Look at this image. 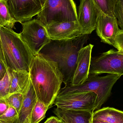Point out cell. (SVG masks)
<instances>
[{
	"label": "cell",
	"mask_w": 123,
	"mask_h": 123,
	"mask_svg": "<svg viewBox=\"0 0 123 123\" xmlns=\"http://www.w3.org/2000/svg\"><path fill=\"white\" fill-rule=\"evenodd\" d=\"M59 123H64L63 122V121H62L61 120H60V121H59Z\"/></svg>",
	"instance_id": "cell-33"
},
{
	"label": "cell",
	"mask_w": 123,
	"mask_h": 123,
	"mask_svg": "<svg viewBox=\"0 0 123 123\" xmlns=\"http://www.w3.org/2000/svg\"></svg>",
	"instance_id": "cell-34"
},
{
	"label": "cell",
	"mask_w": 123,
	"mask_h": 123,
	"mask_svg": "<svg viewBox=\"0 0 123 123\" xmlns=\"http://www.w3.org/2000/svg\"><path fill=\"white\" fill-rule=\"evenodd\" d=\"M121 76L120 74H109L104 76L100 77L98 75L89 74L87 79L82 84L78 86L65 85L61 88L58 95L93 92L97 95L95 110H99L110 97L113 85Z\"/></svg>",
	"instance_id": "cell-4"
},
{
	"label": "cell",
	"mask_w": 123,
	"mask_h": 123,
	"mask_svg": "<svg viewBox=\"0 0 123 123\" xmlns=\"http://www.w3.org/2000/svg\"><path fill=\"white\" fill-rule=\"evenodd\" d=\"M94 45L89 44L79 52L76 71L70 85L78 86L84 83L89 74L92 52Z\"/></svg>",
	"instance_id": "cell-12"
},
{
	"label": "cell",
	"mask_w": 123,
	"mask_h": 123,
	"mask_svg": "<svg viewBox=\"0 0 123 123\" xmlns=\"http://www.w3.org/2000/svg\"><path fill=\"white\" fill-rule=\"evenodd\" d=\"M24 96L21 93H14L9 95L5 98L9 106L16 109L18 113H19L23 103Z\"/></svg>",
	"instance_id": "cell-22"
},
{
	"label": "cell",
	"mask_w": 123,
	"mask_h": 123,
	"mask_svg": "<svg viewBox=\"0 0 123 123\" xmlns=\"http://www.w3.org/2000/svg\"><path fill=\"white\" fill-rule=\"evenodd\" d=\"M5 0L12 16L21 24L31 20L42 10L40 0Z\"/></svg>",
	"instance_id": "cell-9"
},
{
	"label": "cell",
	"mask_w": 123,
	"mask_h": 123,
	"mask_svg": "<svg viewBox=\"0 0 123 123\" xmlns=\"http://www.w3.org/2000/svg\"><path fill=\"white\" fill-rule=\"evenodd\" d=\"M11 71L8 68L4 77L0 80V100L5 99L9 95L11 79Z\"/></svg>",
	"instance_id": "cell-21"
},
{
	"label": "cell",
	"mask_w": 123,
	"mask_h": 123,
	"mask_svg": "<svg viewBox=\"0 0 123 123\" xmlns=\"http://www.w3.org/2000/svg\"><path fill=\"white\" fill-rule=\"evenodd\" d=\"M0 123H19L18 117L8 120H0Z\"/></svg>",
	"instance_id": "cell-29"
},
{
	"label": "cell",
	"mask_w": 123,
	"mask_h": 123,
	"mask_svg": "<svg viewBox=\"0 0 123 123\" xmlns=\"http://www.w3.org/2000/svg\"><path fill=\"white\" fill-rule=\"evenodd\" d=\"M91 123H110L107 121H104L99 120H92Z\"/></svg>",
	"instance_id": "cell-31"
},
{
	"label": "cell",
	"mask_w": 123,
	"mask_h": 123,
	"mask_svg": "<svg viewBox=\"0 0 123 123\" xmlns=\"http://www.w3.org/2000/svg\"><path fill=\"white\" fill-rule=\"evenodd\" d=\"M16 22L10 14L6 0H0V25L12 29Z\"/></svg>",
	"instance_id": "cell-18"
},
{
	"label": "cell",
	"mask_w": 123,
	"mask_h": 123,
	"mask_svg": "<svg viewBox=\"0 0 123 123\" xmlns=\"http://www.w3.org/2000/svg\"><path fill=\"white\" fill-rule=\"evenodd\" d=\"M89 38V35L81 34L66 39L51 40L39 53L40 56L57 63L65 85L72 83L79 52Z\"/></svg>",
	"instance_id": "cell-2"
},
{
	"label": "cell",
	"mask_w": 123,
	"mask_h": 123,
	"mask_svg": "<svg viewBox=\"0 0 123 123\" xmlns=\"http://www.w3.org/2000/svg\"><path fill=\"white\" fill-rule=\"evenodd\" d=\"M29 72L37 99L50 108L63 80L57 63L38 55L32 58Z\"/></svg>",
	"instance_id": "cell-1"
},
{
	"label": "cell",
	"mask_w": 123,
	"mask_h": 123,
	"mask_svg": "<svg viewBox=\"0 0 123 123\" xmlns=\"http://www.w3.org/2000/svg\"><path fill=\"white\" fill-rule=\"evenodd\" d=\"M60 119L57 117L51 116L48 118L44 123H59Z\"/></svg>",
	"instance_id": "cell-28"
},
{
	"label": "cell",
	"mask_w": 123,
	"mask_h": 123,
	"mask_svg": "<svg viewBox=\"0 0 123 123\" xmlns=\"http://www.w3.org/2000/svg\"><path fill=\"white\" fill-rule=\"evenodd\" d=\"M0 26H1L0 25ZM0 63L2 64V65L5 67L6 70L8 69L7 64H6L5 57H4V55L3 53V50H2L0 39Z\"/></svg>",
	"instance_id": "cell-27"
},
{
	"label": "cell",
	"mask_w": 123,
	"mask_h": 123,
	"mask_svg": "<svg viewBox=\"0 0 123 123\" xmlns=\"http://www.w3.org/2000/svg\"><path fill=\"white\" fill-rule=\"evenodd\" d=\"M53 113L65 123H91L93 112L85 110H62L57 108Z\"/></svg>",
	"instance_id": "cell-14"
},
{
	"label": "cell",
	"mask_w": 123,
	"mask_h": 123,
	"mask_svg": "<svg viewBox=\"0 0 123 123\" xmlns=\"http://www.w3.org/2000/svg\"><path fill=\"white\" fill-rule=\"evenodd\" d=\"M0 35L3 53L8 68L29 72L34 56L20 33L1 26Z\"/></svg>",
	"instance_id": "cell-3"
},
{
	"label": "cell",
	"mask_w": 123,
	"mask_h": 123,
	"mask_svg": "<svg viewBox=\"0 0 123 123\" xmlns=\"http://www.w3.org/2000/svg\"><path fill=\"white\" fill-rule=\"evenodd\" d=\"M46 0H40V1H41V3H42L43 7V6H44Z\"/></svg>",
	"instance_id": "cell-32"
},
{
	"label": "cell",
	"mask_w": 123,
	"mask_h": 123,
	"mask_svg": "<svg viewBox=\"0 0 123 123\" xmlns=\"http://www.w3.org/2000/svg\"><path fill=\"white\" fill-rule=\"evenodd\" d=\"M11 79L9 95L24 94L29 86L30 80L29 72L24 70H11Z\"/></svg>",
	"instance_id": "cell-16"
},
{
	"label": "cell",
	"mask_w": 123,
	"mask_h": 123,
	"mask_svg": "<svg viewBox=\"0 0 123 123\" xmlns=\"http://www.w3.org/2000/svg\"><path fill=\"white\" fill-rule=\"evenodd\" d=\"M18 117V113L15 108L9 106L7 110L0 116V120H8Z\"/></svg>",
	"instance_id": "cell-24"
},
{
	"label": "cell",
	"mask_w": 123,
	"mask_h": 123,
	"mask_svg": "<svg viewBox=\"0 0 123 123\" xmlns=\"http://www.w3.org/2000/svg\"><path fill=\"white\" fill-rule=\"evenodd\" d=\"M117 0H92L99 11L110 16H115L114 6Z\"/></svg>",
	"instance_id": "cell-20"
},
{
	"label": "cell",
	"mask_w": 123,
	"mask_h": 123,
	"mask_svg": "<svg viewBox=\"0 0 123 123\" xmlns=\"http://www.w3.org/2000/svg\"><path fill=\"white\" fill-rule=\"evenodd\" d=\"M48 107L37 99L32 111L31 116V123H39L45 117V114Z\"/></svg>",
	"instance_id": "cell-19"
},
{
	"label": "cell",
	"mask_w": 123,
	"mask_h": 123,
	"mask_svg": "<svg viewBox=\"0 0 123 123\" xmlns=\"http://www.w3.org/2000/svg\"><path fill=\"white\" fill-rule=\"evenodd\" d=\"M9 107L5 99L0 100V116L6 112Z\"/></svg>",
	"instance_id": "cell-26"
},
{
	"label": "cell",
	"mask_w": 123,
	"mask_h": 123,
	"mask_svg": "<svg viewBox=\"0 0 123 123\" xmlns=\"http://www.w3.org/2000/svg\"><path fill=\"white\" fill-rule=\"evenodd\" d=\"M99 12L92 0H80L77 22L82 34H90L96 29Z\"/></svg>",
	"instance_id": "cell-10"
},
{
	"label": "cell",
	"mask_w": 123,
	"mask_h": 123,
	"mask_svg": "<svg viewBox=\"0 0 123 123\" xmlns=\"http://www.w3.org/2000/svg\"><path fill=\"white\" fill-rule=\"evenodd\" d=\"M51 40L70 39L82 34L81 28L77 21L55 23L46 27Z\"/></svg>",
	"instance_id": "cell-13"
},
{
	"label": "cell",
	"mask_w": 123,
	"mask_h": 123,
	"mask_svg": "<svg viewBox=\"0 0 123 123\" xmlns=\"http://www.w3.org/2000/svg\"><path fill=\"white\" fill-rule=\"evenodd\" d=\"M97 99L96 93L92 92L58 95L53 104L62 110H85L94 112Z\"/></svg>",
	"instance_id": "cell-8"
},
{
	"label": "cell",
	"mask_w": 123,
	"mask_h": 123,
	"mask_svg": "<svg viewBox=\"0 0 123 123\" xmlns=\"http://www.w3.org/2000/svg\"><path fill=\"white\" fill-rule=\"evenodd\" d=\"M92 119L110 123H123V111L113 108H103L94 112Z\"/></svg>",
	"instance_id": "cell-17"
},
{
	"label": "cell",
	"mask_w": 123,
	"mask_h": 123,
	"mask_svg": "<svg viewBox=\"0 0 123 123\" xmlns=\"http://www.w3.org/2000/svg\"><path fill=\"white\" fill-rule=\"evenodd\" d=\"M105 73L123 75V52L111 49L91 58L89 74Z\"/></svg>",
	"instance_id": "cell-7"
},
{
	"label": "cell",
	"mask_w": 123,
	"mask_h": 123,
	"mask_svg": "<svg viewBox=\"0 0 123 123\" xmlns=\"http://www.w3.org/2000/svg\"><path fill=\"white\" fill-rule=\"evenodd\" d=\"M21 37L29 47L34 56L51 41L45 26L37 19L21 23Z\"/></svg>",
	"instance_id": "cell-6"
},
{
	"label": "cell",
	"mask_w": 123,
	"mask_h": 123,
	"mask_svg": "<svg viewBox=\"0 0 123 123\" xmlns=\"http://www.w3.org/2000/svg\"><path fill=\"white\" fill-rule=\"evenodd\" d=\"M114 14L118 26L123 30V0H117L114 6Z\"/></svg>",
	"instance_id": "cell-23"
},
{
	"label": "cell",
	"mask_w": 123,
	"mask_h": 123,
	"mask_svg": "<svg viewBox=\"0 0 123 123\" xmlns=\"http://www.w3.org/2000/svg\"><path fill=\"white\" fill-rule=\"evenodd\" d=\"M6 71V69L5 67L0 63V80L4 77Z\"/></svg>",
	"instance_id": "cell-30"
},
{
	"label": "cell",
	"mask_w": 123,
	"mask_h": 123,
	"mask_svg": "<svg viewBox=\"0 0 123 123\" xmlns=\"http://www.w3.org/2000/svg\"><path fill=\"white\" fill-rule=\"evenodd\" d=\"M23 95L24 99L18 114L19 121V123H31L32 111L37 99L31 81L28 89Z\"/></svg>",
	"instance_id": "cell-15"
},
{
	"label": "cell",
	"mask_w": 123,
	"mask_h": 123,
	"mask_svg": "<svg viewBox=\"0 0 123 123\" xmlns=\"http://www.w3.org/2000/svg\"><path fill=\"white\" fill-rule=\"evenodd\" d=\"M37 19L45 27L55 23L77 21L76 4L73 0H46Z\"/></svg>",
	"instance_id": "cell-5"
},
{
	"label": "cell",
	"mask_w": 123,
	"mask_h": 123,
	"mask_svg": "<svg viewBox=\"0 0 123 123\" xmlns=\"http://www.w3.org/2000/svg\"><path fill=\"white\" fill-rule=\"evenodd\" d=\"M116 48L118 51L123 52V30L120 29L115 38Z\"/></svg>",
	"instance_id": "cell-25"
},
{
	"label": "cell",
	"mask_w": 123,
	"mask_h": 123,
	"mask_svg": "<svg viewBox=\"0 0 123 123\" xmlns=\"http://www.w3.org/2000/svg\"><path fill=\"white\" fill-rule=\"evenodd\" d=\"M95 30L101 42L116 48L115 38L120 29L115 16H110L99 11Z\"/></svg>",
	"instance_id": "cell-11"
}]
</instances>
